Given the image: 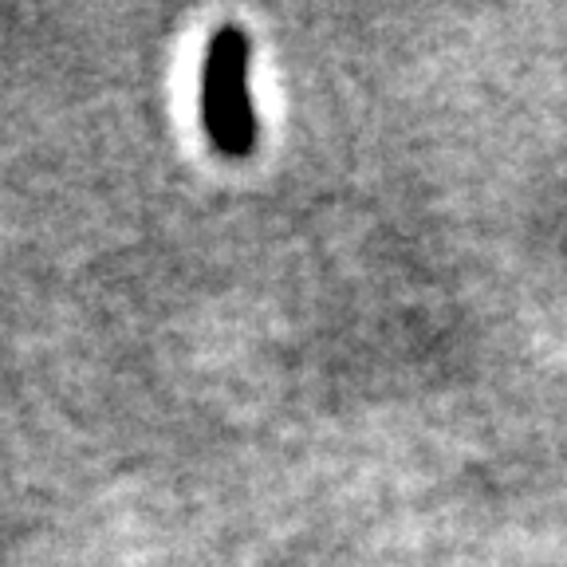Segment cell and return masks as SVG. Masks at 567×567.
Returning a JSON list of instances; mask_svg holds the SVG:
<instances>
[{
  "mask_svg": "<svg viewBox=\"0 0 567 567\" xmlns=\"http://www.w3.org/2000/svg\"><path fill=\"white\" fill-rule=\"evenodd\" d=\"M205 134L225 158H248L257 151L260 126L248 99V40L237 24L213 32L202 75Z\"/></svg>",
  "mask_w": 567,
  "mask_h": 567,
  "instance_id": "6da1fadb",
  "label": "cell"
}]
</instances>
